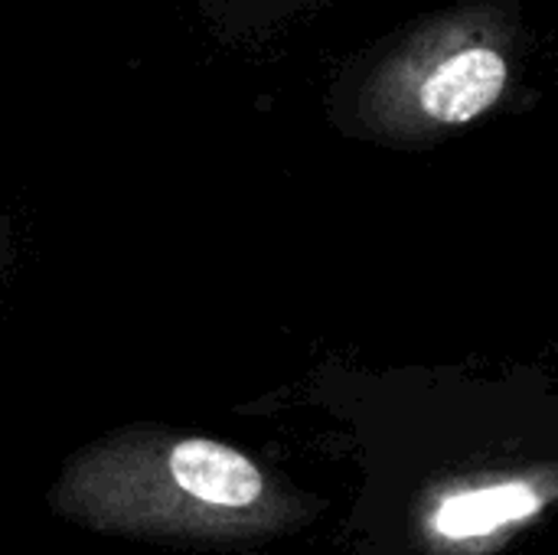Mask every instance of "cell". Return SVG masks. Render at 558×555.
<instances>
[{"instance_id": "cell-1", "label": "cell", "mask_w": 558, "mask_h": 555, "mask_svg": "<svg viewBox=\"0 0 558 555\" xmlns=\"http://www.w3.org/2000/svg\"><path fill=\"white\" fill-rule=\"evenodd\" d=\"M530 49L520 0H458L353 52L333 98L356 134L422 147L490 118Z\"/></svg>"}, {"instance_id": "cell-2", "label": "cell", "mask_w": 558, "mask_h": 555, "mask_svg": "<svg viewBox=\"0 0 558 555\" xmlns=\"http://www.w3.org/2000/svg\"><path fill=\"white\" fill-rule=\"evenodd\" d=\"M558 504V461L468 471L432 484L415 530L435 555H490Z\"/></svg>"}, {"instance_id": "cell-3", "label": "cell", "mask_w": 558, "mask_h": 555, "mask_svg": "<svg viewBox=\"0 0 558 555\" xmlns=\"http://www.w3.org/2000/svg\"><path fill=\"white\" fill-rule=\"evenodd\" d=\"M167 478L183 500L203 514H222L226 523L262 520V510L271 507L262 468L222 442H177L167 451Z\"/></svg>"}, {"instance_id": "cell-4", "label": "cell", "mask_w": 558, "mask_h": 555, "mask_svg": "<svg viewBox=\"0 0 558 555\" xmlns=\"http://www.w3.org/2000/svg\"><path fill=\"white\" fill-rule=\"evenodd\" d=\"M330 0H262V16H298L304 10L324 7Z\"/></svg>"}]
</instances>
